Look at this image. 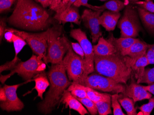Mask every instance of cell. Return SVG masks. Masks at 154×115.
Returning <instances> with one entry per match:
<instances>
[{"mask_svg":"<svg viewBox=\"0 0 154 115\" xmlns=\"http://www.w3.org/2000/svg\"><path fill=\"white\" fill-rule=\"evenodd\" d=\"M14 11L7 19L8 24L21 30L39 32L51 27L53 19L41 4L34 0H17Z\"/></svg>","mask_w":154,"mask_h":115,"instance_id":"6da1fadb","label":"cell"},{"mask_svg":"<svg viewBox=\"0 0 154 115\" xmlns=\"http://www.w3.org/2000/svg\"><path fill=\"white\" fill-rule=\"evenodd\" d=\"M47 75L50 82V89L45 99L38 105L39 111L44 115L52 113L72 83L67 76L63 61L58 64H52Z\"/></svg>","mask_w":154,"mask_h":115,"instance_id":"7a4b0ae2","label":"cell"},{"mask_svg":"<svg viewBox=\"0 0 154 115\" xmlns=\"http://www.w3.org/2000/svg\"><path fill=\"white\" fill-rule=\"evenodd\" d=\"M94 68L96 73L124 85H127L131 76V68L119 52L107 56L95 55Z\"/></svg>","mask_w":154,"mask_h":115,"instance_id":"3957f363","label":"cell"},{"mask_svg":"<svg viewBox=\"0 0 154 115\" xmlns=\"http://www.w3.org/2000/svg\"><path fill=\"white\" fill-rule=\"evenodd\" d=\"M62 33L60 25H55L48 29L46 64H58L63 61L71 42Z\"/></svg>","mask_w":154,"mask_h":115,"instance_id":"277c9868","label":"cell"},{"mask_svg":"<svg viewBox=\"0 0 154 115\" xmlns=\"http://www.w3.org/2000/svg\"><path fill=\"white\" fill-rule=\"evenodd\" d=\"M46 65L39 56L33 54L26 61H21L8 74L3 75L1 74L0 81L3 85L7 80L14 74L17 73L24 80L28 82L39 74L45 72Z\"/></svg>","mask_w":154,"mask_h":115,"instance_id":"5b68a950","label":"cell"},{"mask_svg":"<svg viewBox=\"0 0 154 115\" xmlns=\"http://www.w3.org/2000/svg\"><path fill=\"white\" fill-rule=\"evenodd\" d=\"M6 30L10 31L23 38L30 46L34 54L39 56L45 62L47 53L48 29L44 31L35 33L8 27Z\"/></svg>","mask_w":154,"mask_h":115,"instance_id":"8992f818","label":"cell"},{"mask_svg":"<svg viewBox=\"0 0 154 115\" xmlns=\"http://www.w3.org/2000/svg\"><path fill=\"white\" fill-rule=\"evenodd\" d=\"M82 85L104 92L123 93L124 95L125 93L126 85L94 72L89 74L84 79Z\"/></svg>","mask_w":154,"mask_h":115,"instance_id":"52a82bcc","label":"cell"},{"mask_svg":"<svg viewBox=\"0 0 154 115\" xmlns=\"http://www.w3.org/2000/svg\"><path fill=\"white\" fill-rule=\"evenodd\" d=\"M118 27L121 30V37L134 38L143 32L138 12L131 5H127L125 7L123 15L120 19Z\"/></svg>","mask_w":154,"mask_h":115,"instance_id":"ba28073f","label":"cell"},{"mask_svg":"<svg viewBox=\"0 0 154 115\" xmlns=\"http://www.w3.org/2000/svg\"><path fill=\"white\" fill-rule=\"evenodd\" d=\"M63 62L69 80L82 85L85 78L84 61L81 57L73 51L71 44L64 57Z\"/></svg>","mask_w":154,"mask_h":115,"instance_id":"9c48e42d","label":"cell"},{"mask_svg":"<svg viewBox=\"0 0 154 115\" xmlns=\"http://www.w3.org/2000/svg\"><path fill=\"white\" fill-rule=\"evenodd\" d=\"M70 36L77 40L80 45L85 55L84 67L85 69V78L90 74L95 72L93 46L87 38L86 33L80 29H72Z\"/></svg>","mask_w":154,"mask_h":115,"instance_id":"30bf717a","label":"cell"},{"mask_svg":"<svg viewBox=\"0 0 154 115\" xmlns=\"http://www.w3.org/2000/svg\"><path fill=\"white\" fill-rule=\"evenodd\" d=\"M104 10L94 11L91 9H85L83 11L81 19L84 25L91 33L92 42L96 43L102 36L100 29L99 18Z\"/></svg>","mask_w":154,"mask_h":115,"instance_id":"8fae6325","label":"cell"},{"mask_svg":"<svg viewBox=\"0 0 154 115\" xmlns=\"http://www.w3.org/2000/svg\"><path fill=\"white\" fill-rule=\"evenodd\" d=\"M22 84L8 85H5L3 88L6 95V100L0 102V107L3 111L7 112L18 111L22 110L25 107L24 104L18 96L17 91Z\"/></svg>","mask_w":154,"mask_h":115,"instance_id":"7c38bea8","label":"cell"},{"mask_svg":"<svg viewBox=\"0 0 154 115\" xmlns=\"http://www.w3.org/2000/svg\"><path fill=\"white\" fill-rule=\"evenodd\" d=\"M131 82L129 85H126L125 96L131 98L135 102L144 99H149L152 97V94L145 90L143 86L137 84L133 76L131 77Z\"/></svg>","mask_w":154,"mask_h":115,"instance_id":"4fadbf2b","label":"cell"},{"mask_svg":"<svg viewBox=\"0 0 154 115\" xmlns=\"http://www.w3.org/2000/svg\"><path fill=\"white\" fill-rule=\"evenodd\" d=\"M124 59L128 67L132 70L131 76L137 80L142 76L145 67L149 65L146 54L137 59H132L129 56H125Z\"/></svg>","mask_w":154,"mask_h":115,"instance_id":"5bb4252c","label":"cell"},{"mask_svg":"<svg viewBox=\"0 0 154 115\" xmlns=\"http://www.w3.org/2000/svg\"><path fill=\"white\" fill-rule=\"evenodd\" d=\"M54 19L58 21L60 23L65 24L67 23H72L76 24L79 25L81 24L82 19L80 16L78 7L75 6L71 7L66 9L60 14H55Z\"/></svg>","mask_w":154,"mask_h":115,"instance_id":"9a60e30c","label":"cell"},{"mask_svg":"<svg viewBox=\"0 0 154 115\" xmlns=\"http://www.w3.org/2000/svg\"><path fill=\"white\" fill-rule=\"evenodd\" d=\"M106 39L114 45L117 51L123 56H125L126 53L132 45L140 40L139 39L134 38H116L112 33H110Z\"/></svg>","mask_w":154,"mask_h":115,"instance_id":"2e32d148","label":"cell"},{"mask_svg":"<svg viewBox=\"0 0 154 115\" xmlns=\"http://www.w3.org/2000/svg\"><path fill=\"white\" fill-rule=\"evenodd\" d=\"M61 102L65 105L66 108L73 110L78 112L80 115H85L89 114V111L80 101L72 96L71 92L66 90L60 99V103Z\"/></svg>","mask_w":154,"mask_h":115,"instance_id":"e0dca14e","label":"cell"},{"mask_svg":"<svg viewBox=\"0 0 154 115\" xmlns=\"http://www.w3.org/2000/svg\"><path fill=\"white\" fill-rule=\"evenodd\" d=\"M121 16L120 12L116 13L109 10L104 11L99 18L100 25H102L107 31H114Z\"/></svg>","mask_w":154,"mask_h":115,"instance_id":"ac0fdd59","label":"cell"},{"mask_svg":"<svg viewBox=\"0 0 154 115\" xmlns=\"http://www.w3.org/2000/svg\"><path fill=\"white\" fill-rule=\"evenodd\" d=\"M93 50L95 55L100 56H109L119 52L115 46L103 37L99 38L97 44L93 46Z\"/></svg>","mask_w":154,"mask_h":115,"instance_id":"d6986e66","label":"cell"},{"mask_svg":"<svg viewBox=\"0 0 154 115\" xmlns=\"http://www.w3.org/2000/svg\"><path fill=\"white\" fill-rule=\"evenodd\" d=\"M31 81H34L35 82V87L32 91L35 90L38 92L37 97H39L42 100L44 99L43 94L46 91L47 89L50 85V82L47 73L45 72H43L35 76Z\"/></svg>","mask_w":154,"mask_h":115,"instance_id":"ffe728a7","label":"cell"},{"mask_svg":"<svg viewBox=\"0 0 154 115\" xmlns=\"http://www.w3.org/2000/svg\"><path fill=\"white\" fill-rule=\"evenodd\" d=\"M148 50V44L140 40L131 46L125 56H129L132 59H137L146 54Z\"/></svg>","mask_w":154,"mask_h":115,"instance_id":"44dd1931","label":"cell"},{"mask_svg":"<svg viewBox=\"0 0 154 115\" xmlns=\"http://www.w3.org/2000/svg\"><path fill=\"white\" fill-rule=\"evenodd\" d=\"M137 10L138 15L146 29L150 33L154 35V13L140 7H137Z\"/></svg>","mask_w":154,"mask_h":115,"instance_id":"7402d4cb","label":"cell"},{"mask_svg":"<svg viewBox=\"0 0 154 115\" xmlns=\"http://www.w3.org/2000/svg\"><path fill=\"white\" fill-rule=\"evenodd\" d=\"M125 2L120 0H109L102 6H95V7L99 10H109L112 12L119 13L127 6Z\"/></svg>","mask_w":154,"mask_h":115,"instance_id":"603a6c76","label":"cell"},{"mask_svg":"<svg viewBox=\"0 0 154 115\" xmlns=\"http://www.w3.org/2000/svg\"><path fill=\"white\" fill-rule=\"evenodd\" d=\"M87 97L96 103L99 101H111V96L108 93H102L96 90L85 86Z\"/></svg>","mask_w":154,"mask_h":115,"instance_id":"cb8c5ba5","label":"cell"},{"mask_svg":"<svg viewBox=\"0 0 154 115\" xmlns=\"http://www.w3.org/2000/svg\"><path fill=\"white\" fill-rule=\"evenodd\" d=\"M119 101L127 112V115H137L136 109L135 108V102L132 99L125 96L123 93L122 96L119 99Z\"/></svg>","mask_w":154,"mask_h":115,"instance_id":"d4e9b609","label":"cell"},{"mask_svg":"<svg viewBox=\"0 0 154 115\" xmlns=\"http://www.w3.org/2000/svg\"><path fill=\"white\" fill-rule=\"evenodd\" d=\"M66 91L71 92L72 96L76 98H84L88 97L85 86L79 83L72 82Z\"/></svg>","mask_w":154,"mask_h":115,"instance_id":"484cf974","label":"cell"},{"mask_svg":"<svg viewBox=\"0 0 154 115\" xmlns=\"http://www.w3.org/2000/svg\"><path fill=\"white\" fill-rule=\"evenodd\" d=\"M137 83H145L148 85L154 84V68L145 69L141 77L137 80Z\"/></svg>","mask_w":154,"mask_h":115,"instance_id":"4316f807","label":"cell"},{"mask_svg":"<svg viewBox=\"0 0 154 115\" xmlns=\"http://www.w3.org/2000/svg\"><path fill=\"white\" fill-rule=\"evenodd\" d=\"M123 93H114L111 96V106L113 109L114 115H125L123 112L119 99L120 98Z\"/></svg>","mask_w":154,"mask_h":115,"instance_id":"83f0119b","label":"cell"},{"mask_svg":"<svg viewBox=\"0 0 154 115\" xmlns=\"http://www.w3.org/2000/svg\"><path fill=\"white\" fill-rule=\"evenodd\" d=\"M12 43L14 44V51H15V56L14 57H18V55L19 53L27 44L23 38L14 33V35H13Z\"/></svg>","mask_w":154,"mask_h":115,"instance_id":"f1b7e54d","label":"cell"},{"mask_svg":"<svg viewBox=\"0 0 154 115\" xmlns=\"http://www.w3.org/2000/svg\"><path fill=\"white\" fill-rule=\"evenodd\" d=\"M95 103L99 115L112 114L111 101H99Z\"/></svg>","mask_w":154,"mask_h":115,"instance_id":"f546056e","label":"cell"},{"mask_svg":"<svg viewBox=\"0 0 154 115\" xmlns=\"http://www.w3.org/2000/svg\"><path fill=\"white\" fill-rule=\"evenodd\" d=\"M77 99L84 105V106L86 107L90 114L91 115H96L98 113L96 103L89 98Z\"/></svg>","mask_w":154,"mask_h":115,"instance_id":"4dcf8cb0","label":"cell"},{"mask_svg":"<svg viewBox=\"0 0 154 115\" xmlns=\"http://www.w3.org/2000/svg\"><path fill=\"white\" fill-rule=\"evenodd\" d=\"M154 108V97L149 99L147 104L143 105L138 107L142 115H150Z\"/></svg>","mask_w":154,"mask_h":115,"instance_id":"1f68e13d","label":"cell"},{"mask_svg":"<svg viewBox=\"0 0 154 115\" xmlns=\"http://www.w3.org/2000/svg\"><path fill=\"white\" fill-rule=\"evenodd\" d=\"M134 4L139 6V7L151 13H154V3L153 0H144L143 1H137Z\"/></svg>","mask_w":154,"mask_h":115,"instance_id":"d6a6232c","label":"cell"},{"mask_svg":"<svg viewBox=\"0 0 154 115\" xmlns=\"http://www.w3.org/2000/svg\"><path fill=\"white\" fill-rule=\"evenodd\" d=\"M69 0H53L52 3L50 6V8L55 13L58 12L63 8L68 3Z\"/></svg>","mask_w":154,"mask_h":115,"instance_id":"836d02e7","label":"cell"},{"mask_svg":"<svg viewBox=\"0 0 154 115\" xmlns=\"http://www.w3.org/2000/svg\"><path fill=\"white\" fill-rule=\"evenodd\" d=\"M17 0H0V13L8 12Z\"/></svg>","mask_w":154,"mask_h":115,"instance_id":"e575fe53","label":"cell"},{"mask_svg":"<svg viewBox=\"0 0 154 115\" xmlns=\"http://www.w3.org/2000/svg\"><path fill=\"white\" fill-rule=\"evenodd\" d=\"M71 46L73 51L77 55H78L79 56L81 57L82 60H83V61H84H84H85V55L84 50H83L80 45L78 42H71Z\"/></svg>","mask_w":154,"mask_h":115,"instance_id":"d590c367","label":"cell"},{"mask_svg":"<svg viewBox=\"0 0 154 115\" xmlns=\"http://www.w3.org/2000/svg\"><path fill=\"white\" fill-rule=\"evenodd\" d=\"M88 1L89 0H77L75 3L73 4V6L77 7H80V6H85V7H88L89 9L96 11L100 10L96 8L95 6L89 4L88 2Z\"/></svg>","mask_w":154,"mask_h":115,"instance_id":"8d00e7d4","label":"cell"},{"mask_svg":"<svg viewBox=\"0 0 154 115\" xmlns=\"http://www.w3.org/2000/svg\"><path fill=\"white\" fill-rule=\"evenodd\" d=\"M7 19L5 18H1L0 19V42L2 43V39L4 38V33L6 32V30L7 29Z\"/></svg>","mask_w":154,"mask_h":115,"instance_id":"74e56055","label":"cell"},{"mask_svg":"<svg viewBox=\"0 0 154 115\" xmlns=\"http://www.w3.org/2000/svg\"><path fill=\"white\" fill-rule=\"evenodd\" d=\"M146 57L149 64L154 65V51L150 49H148L146 52Z\"/></svg>","mask_w":154,"mask_h":115,"instance_id":"f35d334b","label":"cell"},{"mask_svg":"<svg viewBox=\"0 0 154 115\" xmlns=\"http://www.w3.org/2000/svg\"><path fill=\"white\" fill-rule=\"evenodd\" d=\"M13 35L14 33L8 30H6L4 35V38L5 39L6 42L8 43H12L13 41Z\"/></svg>","mask_w":154,"mask_h":115,"instance_id":"ab89813d","label":"cell"},{"mask_svg":"<svg viewBox=\"0 0 154 115\" xmlns=\"http://www.w3.org/2000/svg\"><path fill=\"white\" fill-rule=\"evenodd\" d=\"M77 0H69V2L63 8H62L61 10H60L58 12H57L55 14H60L62 12H63L64 11L66 10V9H67V8H69V7H71L73 5L74 3H75V1H76Z\"/></svg>","mask_w":154,"mask_h":115,"instance_id":"60d3db41","label":"cell"},{"mask_svg":"<svg viewBox=\"0 0 154 115\" xmlns=\"http://www.w3.org/2000/svg\"><path fill=\"white\" fill-rule=\"evenodd\" d=\"M53 0H39V3L43 6L44 8L50 7L52 3Z\"/></svg>","mask_w":154,"mask_h":115,"instance_id":"b9f144b4","label":"cell"},{"mask_svg":"<svg viewBox=\"0 0 154 115\" xmlns=\"http://www.w3.org/2000/svg\"><path fill=\"white\" fill-rule=\"evenodd\" d=\"M6 100V95L3 88H0V102H3Z\"/></svg>","mask_w":154,"mask_h":115,"instance_id":"7bdbcfd3","label":"cell"},{"mask_svg":"<svg viewBox=\"0 0 154 115\" xmlns=\"http://www.w3.org/2000/svg\"><path fill=\"white\" fill-rule=\"evenodd\" d=\"M143 88L145 90L148 91L151 94L154 96V84L151 85H148L147 86H143Z\"/></svg>","mask_w":154,"mask_h":115,"instance_id":"ee69618b","label":"cell"},{"mask_svg":"<svg viewBox=\"0 0 154 115\" xmlns=\"http://www.w3.org/2000/svg\"><path fill=\"white\" fill-rule=\"evenodd\" d=\"M125 1H128V2H131V3H133L134 4L135 2L137 1H139V0H123Z\"/></svg>","mask_w":154,"mask_h":115,"instance_id":"f6af8a7d","label":"cell"},{"mask_svg":"<svg viewBox=\"0 0 154 115\" xmlns=\"http://www.w3.org/2000/svg\"><path fill=\"white\" fill-rule=\"evenodd\" d=\"M148 49H150L154 51V44L151 45L148 44Z\"/></svg>","mask_w":154,"mask_h":115,"instance_id":"bcb514c9","label":"cell"},{"mask_svg":"<svg viewBox=\"0 0 154 115\" xmlns=\"http://www.w3.org/2000/svg\"><path fill=\"white\" fill-rule=\"evenodd\" d=\"M98 1H109V0H98Z\"/></svg>","mask_w":154,"mask_h":115,"instance_id":"7dc6e473","label":"cell"},{"mask_svg":"<svg viewBox=\"0 0 154 115\" xmlns=\"http://www.w3.org/2000/svg\"><path fill=\"white\" fill-rule=\"evenodd\" d=\"M34 1L38 3H39V0H34Z\"/></svg>","mask_w":154,"mask_h":115,"instance_id":"c3c4849f","label":"cell"}]
</instances>
